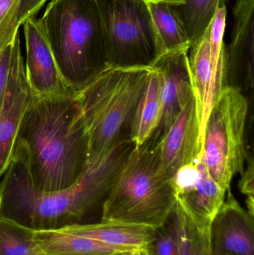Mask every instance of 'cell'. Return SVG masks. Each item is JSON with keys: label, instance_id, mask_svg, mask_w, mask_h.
<instances>
[{"label": "cell", "instance_id": "obj_1", "mask_svg": "<svg viewBox=\"0 0 254 255\" xmlns=\"http://www.w3.org/2000/svg\"><path fill=\"white\" fill-rule=\"evenodd\" d=\"M135 145L121 142L88 161L79 181L56 192L37 190L27 167L23 147L16 142L11 161L0 183V216L31 230H59L91 223L129 158Z\"/></svg>", "mask_w": 254, "mask_h": 255}, {"label": "cell", "instance_id": "obj_2", "mask_svg": "<svg viewBox=\"0 0 254 255\" xmlns=\"http://www.w3.org/2000/svg\"><path fill=\"white\" fill-rule=\"evenodd\" d=\"M16 142L37 190L74 186L87 167L89 137L76 94L31 96Z\"/></svg>", "mask_w": 254, "mask_h": 255}, {"label": "cell", "instance_id": "obj_3", "mask_svg": "<svg viewBox=\"0 0 254 255\" xmlns=\"http://www.w3.org/2000/svg\"><path fill=\"white\" fill-rule=\"evenodd\" d=\"M40 19L60 73L75 94L109 68L96 0H52Z\"/></svg>", "mask_w": 254, "mask_h": 255}, {"label": "cell", "instance_id": "obj_4", "mask_svg": "<svg viewBox=\"0 0 254 255\" xmlns=\"http://www.w3.org/2000/svg\"><path fill=\"white\" fill-rule=\"evenodd\" d=\"M150 69L109 67L76 94L89 137L88 161L131 139Z\"/></svg>", "mask_w": 254, "mask_h": 255}, {"label": "cell", "instance_id": "obj_5", "mask_svg": "<svg viewBox=\"0 0 254 255\" xmlns=\"http://www.w3.org/2000/svg\"><path fill=\"white\" fill-rule=\"evenodd\" d=\"M173 181L160 164L158 148L135 147L106 198L101 221L161 227L175 205Z\"/></svg>", "mask_w": 254, "mask_h": 255}, {"label": "cell", "instance_id": "obj_6", "mask_svg": "<svg viewBox=\"0 0 254 255\" xmlns=\"http://www.w3.org/2000/svg\"><path fill=\"white\" fill-rule=\"evenodd\" d=\"M112 68H149L165 54L146 0H96Z\"/></svg>", "mask_w": 254, "mask_h": 255}, {"label": "cell", "instance_id": "obj_7", "mask_svg": "<svg viewBox=\"0 0 254 255\" xmlns=\"http://www.w3.org/2000/svg\"><path fill=\"white\" fill-rule=\"evenodd\" d=\"M249 98L237 88L227 86L210 111L204 128L201 156L209 175L228 191L247 161L246 126Z\"/></svg>", "mask_w": 254, "mask_h": 255}, {"label": "cell", "instance_id": "obj_8", "mask_svg": "<svg viewBox=\"0 0 254 255\" xmlns=\"http://www.w3.org/2000/svg\"><path fill=\"white\" fill-rule=\"evenodd\" d=\"M227 3L220 0L216 14L189 50V67L200 124L202 148L204 128L212 108L228 86L225 40Z\"/></svg>", "mask_w": 254, "mask_h": 255}, {"label": "cell", "instance_id": "obj_9", "mask_svg": "<svg viewBox=\"0 0 254 255\" xmlns=\"http://www.w3.org/2000/svg\"><path fill=\"white\" fill-rule=\"evenodd\" d=\"M189 50L167 52L152 66L162 78L161 114L155 131L143 145L158 148L185 105L194 95Z\"/></svg>", "mask_w": 254, "mask_h": 255}, {"label": "cell", "instance_id": "obj_10", "mask_svg": "<svg viewBox=\"0 0 254 255\" xmlns=\"http://www.w3.org/2000/svg\"><path fill=\"white\" fill-rule=\"evenodd\" d=\"M31 96L18 32L13 41L8 80L0 109V177L11 161L19 127Z\"/></svg>", "mask_w": 254, "mask_h": 255}, {"label": "cell", "instance_id": "obj_11", "mask_svg": "<svg viewBox=\"0 0 254 255\" xmlns=\"http://www.w3.org/2000/svg\"><path fill=\"white\" fill-rule=\"evenodd\" d=\"M26 45L25 72L35 96L76 94L63 79L46 37L41 19L32 16L22 24Z\"/></svg>", "mask_w": 254, "mask_h": 255}, {"label": "cell", "instance_id": "obj_12", "mask_svg": "<svg viewBox=\"0 0 254 255\" xmlns=\"http://www.w3.org/2000/svg\"><path fill=\"white\" fill-rule=\"evenodd\" d=\"M231 43L226 46L228 86L253 94L254 0H237Z\"/></svg>", "mask_w": 254, "mask_h": 255}, {"label": "cell", "instance_id": "obj_13", "mask_svg": "<svg viewBox=\"0 0 254 255\" xmlns=\"http://www.w3.org/2000/svg\"><path fill=\"white\" fill-rule=\"evenodd\" d=\"M157 148L161 169L171 180L181 168L199 159L201 154L200 124L194 95L185 105Z\"/></svg>", "mask_w": 254, "mask_h": 255}, {"label": "cell", "instance_id": "obj_14", "mask_svg": "<svg viewBox=\"0 0 254 255\" xmlns=\"http://www.w3.org/2000/svg\"><path fill=\"white\" fill-rule=\"evenodd\" d=\"M172 181L177 202L198 220L211 224L225 202L227 190L209 175L201 154L196 162L181 168Z\"/></svg>", "mask_w": 254, "mask_h": 255}, {"label": "cell", "instance_id": "obj_15", "mask_svg": "<svg viewBox=\"0 0 254 255\" xmlns=\"http://www.w3.org/2000/svg\"><path fill=\"white\" fill-rule=\"evenodd\" d=\"M210 226L212 255H254V217L243 208L231 189Z\"/></svg>", "mask_w": 254, "mask_h": 255}, {"label": "cell", "instance_id": "obj_16", "mask_svg": "<svg viewBox=\"0 0 254 255\" xmlns=\"http://www.w3.org/2000/svg\"><path fill=\"white\" fill-rule=\"evenodd\" d=\"M59 230L90 238L128 253L146 248L156 235L155 228L119 222L74 225Z\"/></svg>", "mask_w": 254, "mask_h": 255}, {"label": "cell", "instance_id": "obj_17", "mask_svg": "<svg viewBox=\"0 0 254 255\" xmlns=\"http://www.w3.org/2000/svg\"><path fill=\"white\" fill-rule=\"evenodd\" d=\"M34 240L46 255H115L128 253L62 230L34 232Z\"/></svg>", "mask_w": 254, "mask_h": 255}, {"label": "cell", "instance_id": "obj_18", "mask_svg": "<svg viewBox=\"0 0 254 255\" xmlns=\"http://www.w3.org/2000/svg\"><path fill=\"white\" fill-rule=\"evenodd\" d=\"M161 73L155 67H151L143 95L140 99L133 128L131 139L134 145L140 147L155 131L161 114Z\"/></svg>", "mask_w": 254, "mask_h": 255}, {"label": "cell", "instance_id": "obj_19", "mask_svg": "<svg viewBox=\"0 0 254 255\" xmlns=\"http://www.w3.org/2000/svg\"><path fill=\"white\" fill-rule=\"evenodd\" d=\"M171 216L177 230L179 255H212L210 224L192 216L177 200Z\"/></svg>", "mask_w": 254, "mask_h": 255}, {"label": "cell", "instance_id": "obj_20", "mask_svg": "<svg viewBox=\"0 0 254 255\" xmlns=\"http://www.w3.org/2000/svg\"><path fill=\"white\" fill-rule=\"evenodd\" d=\"M147 2L165 53L190 49L186 28L171 4L165 1Z\"/></svg>", "mask_w": 254, "mask_h": 255}, {"label": "cell", "instance_id": "obj_21", "mask_svg": "<svg viewBox=\"0 0 254 255\" xmlns=\"http://www.w3.org/2000/svg\"><path fill=\"white\" fill-rule=\"evenodd\" d=\"M183 4H171L183 22L190 41L198 40L216 14L220 0H183ZM227 3L229 0H225Z\"/></svg>", "mask_w": 254, "mask_h": 255}, {"label": "cell", "instance_id": "obj_22", "mask_svg": "<svg viewBox=\"0 0 254 255\" xmlns=\"http://www.w3.org/2000/svg\"><path fill=\"white\" fill-rule=\"evenodd\" d=\"M34 232L0 216V255H46L34 240Z\"/></svg>", "mask_w": 254, "mask_h": 255}, {"label": "cell", "instance_id": "obj_23", "mask_svg": "<svg viewBox=\"0 0 254 255\" xmlns=\"http://www.w3.org/2000/svg\"><path fill=\"white\" fill-rule=\"evenodd\" d=\"M146 250L149 255H179L177 230L171 214L165 224L156 229V235Z\"/></svg>", "mask_w": 254, "mask_h": 255}, {"label": "cell", "instance_id": "obj_24", "mask_svg": "<svg viewBox=\"0 0 254 255\" xmlns=\"http://www.w3.org/2000/svg\"><path fill=\"white\" fill-rule=\"evenodd\" d=\"M21 0H0V50L8 46L19 32Z\"/></svg>", "mask_w": 254, "mask_h": 255}, {"label": "cell", "instance_id": "obj_25", "mask_svg": "<svg viewBox=\"0 0 254 255\" xmlns=\"http://www.w3.org/2000/svg\"><path fill=\"white\" fill-rule=\"evenodd\" d=\"M247 169H244L240 179V189L247 196L248 212L254 217V160L252 154H248Z\"/></svg>", "mask_w": 254, "mask_h": 255}, {"label": "cell", "instance_id": "obj_26", "mask_svg": "<svg viewBox=\"0 0 254 255\" xmlns=\"http://www.w3.org/2000/svg\"><path fill=\"white\" fill-rule=\"evenodd\" d=\"M12 46L13 42L0 50V109L4 100L8 80L9 70L11 61Z\"/></svg>", "mask_w": 254, "mask_h": 255}, {"label": "cell", "instance_id": "obj_27", "mask_svg": "<svg viewBox=\"0 0 254 255\" xmlns=\"http://www.w3.org/2000/svg\"><path fill=\"white\" fill-rule=\"evenodd\" d=\"M47 0H21L19 9V24L22 25L28 18L40 10Z\"/></svg>", "mask_w": 254, "mask_h": 255}, {"label": "cell", "instance_id": "obj_28", "mask_svg": "<svg viewBox=\"0 0 254 255\" xmlns=\"http://www.w3.org/2000/svg\"><path fill=\"white\" fill-rule=\"evenodd\" d=\"M146 1H165V2L170 3V4H183V0H146Z\"/></svg>", "mask_w": 254, "mask_h": 255}, {"label": "cell", "instance_id": "obj_29", "mask_svg": "<svg viewBox=\"0 0 254 255\" xmlns=\"http://www.w3.org/2000/svg\"><path fill=\"white\" fill-rule=\"evenodd\" d=\"M128 255H149L146 252V248L143 250H136V251L131 252L128 253Z\"/></svg>", "mask_w": 254, "mask_h": 255}, {"label": "cell", "instance_id": "obj_30", "mask_svg": "<svg viewBox=\"0 0 254 255\" xmlns=\"http://www.w3.org/2000/svg\"><path fill=\"white\" fill-rule=\"evenodd\" d=\"M128 253H119V254H116L115 255H128Z\"/></svg>", "mask_w": 254, "mask_h": 255}]
</instances>
